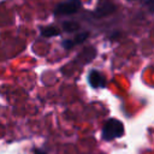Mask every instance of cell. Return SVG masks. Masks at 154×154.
Listing matches in <instances>:
<instances>
[{"instance_id": "8fae6325", "label": "cell", "mask_w": 154, "mask_h": 154, "mask_svg": "<svg viewBox=\"0 0 154 154\" xmlns=\"http://www.w3.org/2000/svg\"><path fill=\"white\" fill-rule=\"evenodd\" d=\"M128 1H135V0H128Z\"/></svg>"}, {"instance_id": "3957f363", "label": "cell", "mask_w": 154, "mask_h": 154, "mask_svg": "<svg viewBox=\"0 0 154 154\" xmlns=\"http://www.w3.org/2000/svg\"><path fill=\"white\" fill-rule=\"evenodd\" d=\"M89 83L93 88H103L106 85V79L105 77L101 75V72H99L97 70H93L89 72L88 76Z\"/></svg>"}, {"instance_id": "5b68a950", "label": "cell", "mask_w": 154, "mask_h": 154, "mask_svg": "<svg viewBox=\"0 0 154 154\" xmlns=\"http://www.w3.org/2000/svg\"><path fill=\"white\" fill-rule=\"evenodd\" d=\"M41 35L42 36H46V37L57 36V35H60V30L58 28H55V26H47V28H43L42 29Z\"/></svg>"}, {"instance_id": "52a82bcc", "label": "cell", "mask_w": 154, "mask_h": 154, "mask_svg": "<svg viewBox=\"0 0 154 154\" xmlns=\"http://www.w3.org/2000/svg\"><path fill=\"white\" fill-rule=\"evenodd\" d=\"M63 28L65 31H69V32H72L75 30H77L79 28V25L76 23V22H64L63 24Z\"/></svg>"}, {"instance_id": "30bf717a", "label": "cell", "mask_w": 154, "mask_h": 154, "mask_svg": "<svg viewBox=\"0 0 154 154\" xmlns=\"http://www.w3.org/2000/svg\"><path fill=\"white\" fill-rule=\"evenodd\" d=\"M35 154H46V153H43V152H41V150H35Z\"/></svg>"}, {"instance_id": "6da1fadb", "label": "cell", "mask_w": 154, "mask_h": 154, "mask_svg": "<svg viewBox=\"0 0 154 154\" xmlns=\"http://www.w3.org/2000/svg\"><path fill=\"white\" fill-rule=\"evenodd\" d=\"M124 135V125L118 119H108L102 129V138L106 141H111Z\"/></svg>"}, {"instance_id": "9c48e42d", "label": "cell", "mask_w": 154, "mask_h": 154, "mask_svg": "<svg viewBox=\"0 0 154 154\" xmlns=\"http://www.w3.org/2000/svg\"><path fill=\"white\" fill-rule=\"evenodd\" d=\"M63 46H64V48H66V49H71V48L73 47V41H71V40H65V41L63 42Z\"/></svg>"}, {"instance_id": "ba28073f", "label": "cell", "mask_w": 154, "mask_h": 154, "mask_svg": "<svg viewBox=\"0 0 154 154\" xmlns=\"http://www.w3.org/2000/svg\"><path fill=\"white\" fill-rule=\"evenodd\" d=\"M88 36H89V32H81V34H78V35L75 37V40H73V45H76V43L79 45V43L84 42Z\"/></svg>"}, {"instance_id": "277c9868", "label": "cell", "mask_w": 154, "mask_h": 154, "mask_svg": "<svg viewBox=\"0 0 154 154\" xmlns=\"http://www.w3.org/2000/svg\"><path fill=\"white\" fill-rule=\"evenodd\" d=\"M116 11V6L112 4V2H105L102 4L101 6H99L95 11V17L96 18H102V17H106L111 13H113Z\"/></svg>"}, {"instance_id": "7a4b0ae2", "label": "cell", "mask_w": 154, "mask_h": 154, "mask_svg": "<svg viewBox=\"0 0 154 154\" xmlns=\"http://www.w3.org/2000/svg\"><path fill=\"white\" fill-rule=\"evenodd\" d=\"M81 8V1L79 0H67L64 2H60L57 5L54 13L58 16H69L76 13Z\"/></svg>"}, {"instance_id": "8992f818", "label": "cell", "mask_w": 154, "mask_h": 154, "mask_svg": "<svg viewBox=\"0 0 154 154\" xmlns=\"http://www.w3.org/2000/svg\"><path fill=\"white\" fill-rule=\"evenodd\" d=\"M95 54H96V51L93 48V47H89V48H87V49H84L83 51V53L81 54V57H85L84 58V63H87V57H88V61H90V60H93V58L95 57Z\"/></svg>"}]
</instances>
